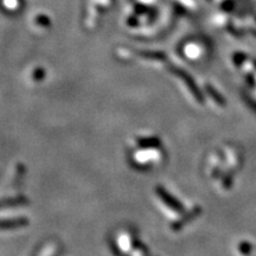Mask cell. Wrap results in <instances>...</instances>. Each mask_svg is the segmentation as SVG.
Listing matches in <instances>:
<instances>
[{"label": "cell", "instance_id": "obj_1", "mask_svg": "<svg viewBox=\"0 0 256 256\" xmlns=\"http://www.w3.org/2000/svg\"><path fill=\"white\" fill-rule=\"evenodd\" d=\"M208 90H209V92H211V98H214V100H215L216 102H218V104H220V106H224V100H223V98H220V94H218V95H217V94H216V92H214V89H212V88H211V87H209V88H208Z\"/></svg>", "mask_w": 256, "mask_h": 256}]
</instances>
